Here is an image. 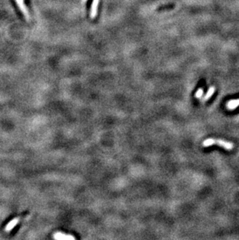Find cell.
I'll return each instance as SVG.
<instances>
[{"label": "cell", "instance_id": "9", "mask_svg": "<svg viewBox=\"0 0 239 240\" xmlns=\"http://www.w3.org/2000/svg\"><path fill=\"white\" fill-rule=\"evenodd\" d=\"M203 94H204V89L200 88V89H199L197 91H196V94H195V96H196L197 99H200V98H202Z\"/></svg>", "mask_w": 239, "mask_h": 240}, {"label": "cell", "instance_id": "6", "mask_svg": "<svg viewBox=\"0 0 239 240\" xmlns=\"http://www.w3.org/2000/svg\"><path fill=\"white\" fill-rule=\"evenodd\" d=\"M214 92H215V87H214V86H211V87H210L209 89H208L207 93H206V94L204 96V97L203 98V101H204V102H205V101H207L208 99L211 97V96L214 95Z\"/></svg>", "mask_w": 239, "mask_h": 240}, {"label": "cell", "instance_id": "2", "mask_svg": "<svg viewBox=\"0 0 239 240\" xmlns=\"http://www.w3.org/2000/svg\"><path fill=\"white\" fill-rule=\"evenodd\" d=\"M54 239H61V240H71V239H75V236H71V235H68L66 233L64 232H55L53 236Z\"/></svg>", "mask_w": 239, "mask_h": 240}, {"label": "cell", "instance_id": "8", "mask_svg": "<svg viewBox=\"0 0 239 240\" xmlns=\"http://www.w3.org/2000/svg\"><path fill=\"white\" fill-rule=\"evenodd\" d=\"M214 144H215V139H213V138H208V139L205 140L204 142H203V146L208 147Z\"/></svg>", "mask_w": 239, "mask_h": 240}, {"label": "cell", "instance_id": "1", "mask_svg": "<svg viewBox=\"0 0 239 240\" xmlns=\"http://www.w3.org/2000/svg\"><path fill=\"white\" fill-rule=\"evenodd\" d=\"M16 2H17L19 9H20L21 12L23 13L26 19H27V20H30V13H29V11L28 9H27V6L24 4V0H16Z\"/></svg>", "mask_w": 239, "mask_h": 240}, {"label": "cell", "instance_id": "3", "mask_svg": "<svg viewBox=\"0 0 239 240\" xmlns=\"http://www.w3.org/2000/svg\"><path fill=\"white\" fill-rule=\"evenodd\" d=\"M215 144L221 145V146H222L223 148H224L227 150H232L234 148L233 143L228 142V141H225L224 140H221V139L215 140Z\"/></svg>", "mask_w": 239, "mask_h": 240}, {"label": "cell", "instance_id": "7", "mask_svg": "<svg viewBox=\"0 0 239 240\" xmlns=\"http://www.w3.org/2000/svg\"><path fill=\"white\" fill-rule=\"evenodd\" d=\"M18 222H19V218H15V219L12 220V221L8 224V225H6V231H10V230H12L13 228L14 227L17 225Z\"/></svg>", "mask_w": 239, "mask_h": 240}, {"label": "cell", "instance_id": "4", "mask_svg": "<svg viewBox=\"0 0 239 240\" xmlns=\"http://www.w3.org/2000/svg\"><path fill=\"white\" fill-rule=\"evenodd\" d=\"M99 3H100V0H93V1H92V7H91V12H90V16L92 19H95L96 16L97 15Z\"/></svg>", "mask_w": 239, "mask_h": 240}, {"label": "cell", "instance_id": "5", "mask_svg": "<svg viewBox=\"0 0 239 240\" xmlns=\"http://www.w3.org/2000/svg\"><path fill=\"white\" fill-rule=\"evenodd\" d=\"M239 106V99H232L227 102V108L228 110H232L238 107Z\"/></svg>", "mask_w": 239, "mask_h": 240}]
</instances>
